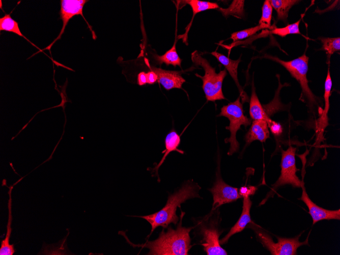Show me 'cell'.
I'll use <instances>...</instances> for the list:
<instances>
[{
	"mask_svg": "<svg viewBox=\"0 0 340 255\" xmlns=\"http://www.w3.org/2000/svg\"><path fill=\"white\" fill-rule=\"evenodd\" d=\"M191 60L195 65L202 66L205 71L203 76L197 73L195 75L201 78L203 81L202 88L207 100L215 101L225 99L222 92V86L226 75V70L216 73L215 68L212 67L209 62L202 57L196 50L191 53Z\"/></svg>",
	"mask_w": 340,
	"mask_h": 255,
	"instance_id": "cell-4",
	"label": "cell"
},
{
	"mask_svg": "<svg viewBox=\"0 0 340 255\" xmlns=\"http://www.w3.org/2000/svg\"><path fill=\"white\" fill-rule=\"evenodd\" d=\"M267 123L269 129L273 135L279 136L283 132V128L280 123L271 120L270 118L267 120Z\"/></svg>",
	"mask_w": 340,
	"mask_h": 255,
	"instance_id": "cell-29",
	"label": "cell"
},
{
	"mask_svg": "<svg viewBox=\"0 0 340 255\" xmlns=\"http://www.w3.org/2000/svg\"><path fill=\"white\" fill-rule=\"evenodd\" d=\"M180 221L177 229L169 226L166 232L162 230L159 237L155 240L147 241L141 244H134L129 241L124 235L129 243L133 247L147 248L149 249L147 254L150 255H187L191 248L189 233L194 227L182 226V219L185 213L181 210Z\"/></svg>",
	"mask_w": 340,
	"mask_h": 255,
	"instance_id": "cell-1",
	"label": "cell"
},
{
	"mask_svg": "<svg viewBox=\"0 0 340 255\" xmlns=\"http://www.w3.org/2000/svg\"><path fill=\"white\" fill-rule=\"evenodd\" d=\"M218 116L225 117L230 121V125L226 127V129L230 130L231 135L230 137L225 139L224 141L230 143L228 155H232L239 150L240 147L236 139L237 132L241 126L246 127L250 125L251 120L244 114L240 96L235 101L223 106Z\"/></svg>",
	"mask_w": 340,
	"mask_h": 255,
	"instance_id": "cell-5",
	"label": "cell"
},
{
	"mask_svg": "<svg viewBox=\"0 0 340 255\" xmlns=\"http://www.w3.org/2000/svg\"><path fill=\"white\" fill-rule=\"evenodd\" d=\"M257 189V188L256 186L245 185L239 188V193L243 197H249L255 193Z\"/></svg>",
	"mask_w": 340,
	"mask_h": 255,
	"instance_id": "cell-30",
	"label": "cell"
},
{
	"mask_svg": "<svg viewBox=\"0 0 340 255\" xmlns=\"http://www.w3.org/2000/svg\"><path fill=\"white\" fill-rule=\"evenodd\" d=\"M297 148L290 146L287 150H281V173L279 177L272 185V190L286 184L294 187H301L302 181L296 175L295 154Z\"/></svg>",
	"mask_w": 340,
	"mask_h": 255,
	"instance_id": "cell-7",
	"label": "cell"
},
{
	"mask_svg": "<svg viewBox=\"0 0 340 255\" xmlns=\"http://www.w3.org/2000/svg\"><path fill=\"white\" fill-rule=\"evenodd\" d=\"M300 19L295 23L288 24L283 27H275L268 31L270 33L279 36L281 37H286L290 34H301L299 26L301 21Z\"/></svg>",
	"mask_w": 340,
	"mask_h": 255,
	"instance_id": "cell-26",
	"label": "cell"
},
{
	"mask_svg": "<svg viewBox=\"0 0 340 255\" xmlns=\"http://www.w3.org/2000/svg\"><path fill=\"white\" fill-rule=\"evenodd\" d=\"M244 0H234L228 8H219L218 10L225 17L233 15L241 18L244 15Z\"/></svg>",
	"mask_w": 340,
	"mask_h": 255,
	"instance_id": "cell-23",
	"label": "cell"
},
{
	"mask_svg": "<svg viewBox=\"0 0 340 255\" xmlns=\"http://www.w3.org/2000/svg\"><path fill=\"white\" fill-rule=\"evenodd\" d=\"M147 83L153 84L155 83L158 80V76L157 74L151 71L146 73Z\"/></svg>",
	"mask_w": 340,
	"mask_h": 255,
	"instance_id": "cell-31",
	"label": "cell"
},
{
	"mask_svg": "<svg viewBox=\"0 0 340 255\" xmlns=\"http://www.w3.org/2000/svg\"><path fill=\"white\" fill-rule=\"evenodd\" d=\"M13 188V186L9 187L8 192L9 195V199L8 201V220L7 225V233L5 238L1 241V246L0 247V254L1 255H13L15 252V249L14 247L13 244L9 243V239L12 232L11 223L12 220V197L11 192Z\"/></svg>",
	"mask_w": 340,
	"mask_h": 255,
	"instance_id": "cell-18",
	"label": "cell"
},
{
	"mask_svg": "<svg viewBox=\"0 0 340 255\" xmlns=\"http://www.w3.org/2000/svg\"><path fill=\"white\" fill-rule=\"evenodd\" d=\"M88 2V1L87 0H61L60 1L61 9L60 16L63 22L62 29L58 37L49 45L43 49L42 51L46 49L50 50L51 47L55 42L61 38L69 20L76 15H80L83 18L89 25L92 34H93V38L95 39V33L83 15V8L86 3Z\"/></svg>",
	"mask_w": 340,
	"mask_h": 255,
	"instance_id": "cell-9",
	"label": "cell"
},
{
	"mask_svg": "<svg viewBox=\"0 0 340 255\" xmlns=\"http://www.w3.org/2000/svg\"><path fill=\"white\" fill-rule=\"evenodd\" d=\"M137 83L139 86H143L147 83L146 73L141 72L137 75Z\"/></svg>",
	"mask_w": 340,
	"mask_h": 255,
	"instance_id": "cell-32",
	"label": "cell"
},
{
	"mask_svg": "<svg viewBox=\"0 0 340 255\" xmlns=\"http://www.w3.org/2000/svg\"><path fill=\"white\" fill-rule=\"evenodd\" d=\"M251 205L252 202L249 197H243L242 211L241 216L229 233L219 240L220 244L226 243L232 236L242 231L246 225L252 221L250 215Z\"/></svg>",
	"mask_w": 340,
	"mask_h": 255,
	"instance_id": "cell-14",
	"label": "cell"
},
{
	"mask_svg": "<svg viewBox=\"0 0 340 255\" xmlns=\"http://www.w3.org/2000/svg\"><path fill=\"white\" fill-rule=\"evenodd\" d=\"M150 68L151 71L157 74L158 81L166 90L175 88L181 89L182 84L185 82V79L181 76L180 72L166 70L155 67Z\"/></svg>",
	"mask_w": 340,
	"mask_h": 255,
	"instance_id": "cell-12",
	"label": "cell"
},
{
	"mask_svg": "<svg viewBox=\"0 0 340 255\" xmlns=\"http://www.w3.org/2000/svg\"><path fill=\"white\" fill-rule=\"evenodd\" d=\"M216 181L213 186L209 190L213 195L212 210L221 205L231 203L242 197L239 193V189L225 183L222 179L219 167L216 175Z\"/></svg>",
	"mask_w": 340,
	"mask_h": 255,
	"instance_id": "cell-8",
	"label": "cell"
},
{
	"mask_svg": "<svg viewBox=\"0 0 340 255\" xmlns=\"http://www.w3.org/2000/svg\"><path fill=\"white\" fill-rule=\"evenodd\" d=\"M320 40L322 43V50L326 52L328 59L334 52L340 50V38L321 37Z\"/></svg>",
	"mask_w": 340,
	"mask_h": 255,
	"instance_id": "cell-24",
	"label": "cell"
},
{
	"mask_svg": "<svg viewBox=\"0 0 340 255\" xmlns=\"http://www.w3.org/2000/svg\"><path fill=\"white\" fill-rule=\"evenodd\" d=\"M265 29H273L266 25L259 24L256 26L248 28L242 31L236 32L231 34V39H232L234 43L237 40H242L254 34L261 30Z\"/></svg>",
	"mask_w": 340,
	"mask_h": 255,
	"instance_id": "cell-27",
	"label": "cell"
},
{
	"mask_svg": "<svg viewBox=\"0 0 340 255\" xmlns=\"http://www.w3.org/2000/svg\"><path fill=\"white\" fill-rule=\"evenodd\" d=\"M201 187L192 181H188L184 184L177 191L169 195L165 206L159 211L153 214L145 216H134L143 218L151 225V231L147 238L158 226L167 228L171 223L176 224L179 217L176 214L177 207L187 200L200 197L199 190Z\"/></svg>",
	"mask_w": 340,
	"mask_h": 255,
	"instance_id": "cell-2",
	"label": "cell"
},
{
	"mask_svg": "<svg viewBox=\"0 0 340 255\" xmlns=\"http://www.w3.org/2000/svg\"><path fill=\"white\" fill-rule=\"evenodd\" d=\"M273 8L277 13V18L285 22L287 20L290 9L299 1L297 0H269Z\"/></svg>",
	"mask_w": 340,
	"mask_h": 255,
	"instance_id": "cell-21",
	"label": "cell"
},
{
	"mask_svg": "<svg viewBox=\"0 0 340 255\" xmlns=\"http://www.w3.org/2000/svg\"><path fill=\"white\" fill-rule=\"evenodd\" d=\"M202 245L207 255H226L227 252L220 246L219 237L220 233L215 226L202 228Z\"/></svg>",
	"mask_w": 340,
	"mask_h": 255,
	"instance_id": "cell-11",
	"label": "cell"
},
{
	"mask_svg": "<svg viewBox=\"0 0 340 255\" xmlns=\"http://www.w3.org/2000/svg\"><path fill=\"white\" fill-rule=\"evenodd\" d=\"M2 31L13 33L20 37H23L30 43L38 49L39 51L37 52L36 53H34V55L38 53L39 52H43L42 49H41L35 44L33 43L21 32L18 22L13 19L9 14H6L3 17L0 18V31Z\"/></svg>",
	"mask_w": 340,
	"mask_h": 255,
	"instance_id": "cell-20",
	"label": "cell"
},
{
	"mask_svg": "<svg viewBox=\"0 0 340 255\" xmlns=\"http://www.w3.org/2000/svg\"><path fill=\"white\" fill-rule=\"evenodd\" d=\"M249 114L253 120H265L266 122L270 118L267 115L263 105L261 104L257 95L253 83L252 86L251 95L249 103Z\"/></svg>",
	"mask_w": 340,
	"mask_h": 255,
	"instance_id": "cell-19",
	"label": "cell"
},
{
	"mask_svg": "<svg viewBox=\"0 0 340 255\" xmlns=\"http://www.w3.org/2000/svg\"><path fill=\"white\" fill-rule=\"evenodd\" d=\"M251 227L254 231L259 241L272 255H295L297 248L303 245H308V237L305 241L300 242L299 235L293 238H286L277 237V242H274L271 237L255 224Z\"/></svg>",
	"mask_w": 340,
	"mask_h": 255,
	"instance_id": "cell-6",
	"label": "cell"
},
{
	"mask_svg": "<svg viewBox=\"0 0 340 255\" xmlns=\"http://www.w3.org/2000/svg\"><path fill=\"white\" fill-rule=\"evenodd\" d=\"M301 187L302 192L299 200L303 201L308 209L309 214L313 219V224L322 220H330L340 219V209L329 210L324 209L314 203L309 197L306 193L304 183L302 180Z\"/></svg>",
	"mask_w": 340,
	"mask_h": 255,
	"instance_id": "cell-10",
	"label": "cell"
},
{
	"mask_svg": "<svg viewBox=\"0 0 340 255\" xmlns=\"http://www.w3.org/2000/svg\"><path fill=\"white\" fill-rule=\"evenodd\" d=\"M180 144V135L175 130H172L167 134L165 138V149L162 152V153L164 154L163 156L159 162H158L153 168L150 169L152 173H155L153 176H158V172L159 167L162 164L167 156L171 152L176 151L179 153L183 154V151L178 149Z\"/></svg>",
	"mask_w": 340,
	"mask_h": 255,
	"instance_id": "cell-16",
	"label": "cell"
},
{
	"mask_svg": "<svg viewBox=\"0 0 340 255\" xmlns=\"http://www.w3.org/2000/svg\"><path fill=\"white\" fill-rule=\"evenodd\" d=\"M332 80L330 76L329 68L328 69L327 76L324 84V98L325 100V107L321 114V117L318 120V129L322 132L328 125V113L329 109V97L332 88Z\"/></svg>",
	"mask_w": 340,
	"mask_h": 255,
	"instance_id": "cell-17",
	"label": "cell"
},
{
	"mask_svg": "<svg viewBox=\"0 0 340 255\" xmlns=\"http://www.w3.org/2000/svg\"><path fill=\"white\" fill-rule=\"evenodd\" d=\"M211 54L214 56L217 60L225 67V69L233 79L239 91L240 96L242 98V102L248 101V97L244 91L242 87L240 86L238 79L237 69L241 61L240 58L238 60H233L224 55L216 51L211 52Z\"/></svg>",
	"mask_w": 340,
	"mask_h": 255,
	"instance_id": "cell-13",
	"label": "cell"
},
{
	"mask_svg": "<svg viewBox=\"0 0 340 255\" xmlns=\"http://www.w3.org/2000/svg\"><path fill=\"white\" fill-rule=\"evenodd\" d=\"M187 4L192 8L193 15L197 13L209 9L219 8L218 5L216 3L201 1L199 0H187L181 1Z\"/></svg>",
	"mask_w": 340,
	"mask_h": 255,
	"instance_id": "cell-25",
	"label": "cell"
},
{
	"mask_svg": "<svg viewBox=\"0 0 340 255\" xmlns=\"http://www.w3.org/2000/svg\"><path fill=\"white\" fill-rule=\"evenodd\" d=\"M272 11L273 8L269 0L265 1L262 8V16L259 20V24H264L271 27Z\"/></svg>",
	"mask_w": 340,
	"mask_h": 255,
	"instance_id": "cell-28",
	"label": "cell"
},
{
	"mask_svg": "<svg viewBox=\"0 0 340 255\" xmlns=\"http://www.w3.org/2000/svg\"><path fill=\"white\" fill-rule=\"evenodd\" d=\"M266 58L278 63L284 66L299 83L302 90L301 99L303 100L310 109H314L318 106L320 100L315 96L308 86L306 77L308 71L309 58L304 53L301 56L294 60L285 61L276 56L267 55Z\"/></svg>",
	"mask_w": 340,
	"mask_h": 255,
	"instance_id": "cell-3",
	"label": "cell"
},
{
	"mask_svg": "<svg viewBox=\"0 0 340 255\" xmlns=\"http://www.w3.org/2000/svg\"><path fill=\"white\" fill-rule=\"evenodd\" d=\"M155 59L158 64H165L166 65H172L174 67L178 66L181 67L182 60L179 57L176 48V41L172 47L162 55H154Z\"/></svg>",
	"mask_w": 340,
	"mask_h": 255,
	"instance_id": "cell-22",
	"label": "cell"
},
{
	"mask_svg": "<svg viewBox=\"0 0 340 255\" xmlns=\"http://www.w3.org/2000/svg\"><path fill=\"white\" fill-rule=\"evenodd\" d=\"M269 129L266 121L253 120L251 126L245 136L246 146L254 140L265 142L269 138Z\"/></svg>",
	"mask_w": 340,
	"mask_h": 255,
	"instance_id": "cell-15",
	"label": "cell"
}]
</instances>
